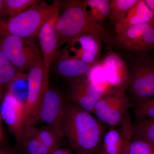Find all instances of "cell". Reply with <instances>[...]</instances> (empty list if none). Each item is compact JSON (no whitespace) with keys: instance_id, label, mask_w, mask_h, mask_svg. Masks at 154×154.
I'll use <instances>...</instances> for the list:
<instances>
[{"instance_id":"cell-9","label":"cell","mask_w":154,"mask_h":154,"mask_svg":"<svg viewBox=\"0 0 154 154\" xmlns=\"http://www.w3.org/2000/svg\"><path fill=\"white\" fill-rule=\"evenodd\" d=\"M110 85L104 82L84 79L72 83L70 97L75 105L87 112L93 113L96 103Z\"/></svg>"},{"instance_id":"cell-15","label":"cell","mask_w":154,"mask_h":154,"mask_svg":"<svg viewBox=\"0 0 154 154\" xmlns=\"http://www.w3.org/2000/svg\"><path fill=\"white\" fill-rule=\"evenodd\" d=\"M144 22L154 23L152 13L145 0H138L126 15L116 24L115 33L118 34L131 25Z\"/></svg>"},{"instance_id":"cell-18","label":"cell","mask_w":154,"mask_h":154,"mask_svg":"<svg viewBox=\"0 0 154 154\" xmlns=\"http://www.w3.org/2000/svg\"><path fill=\"white\" fill-rule=\"evenodd\" d=\"M89 17L99 25L109 17L110 1L109 0H85L84 1Z\"/></svg>"},{"instance_id":"cell-22","label":"cell","mask_w":154,"mask_h":154,"mask_svg":"<svg viewBox=\"0 0 154 154\" xmlns=\"http://www.w3.org/2000/svg\"><path fill=\"white\" fill-rule=\"evenodd\" d=\"M132 134L154 145V119L139 120L132 128Z\"/></svg>"},{"instance_id":"cell-13","label":"cell","mask_w":154,"mask_h":154,"mask_svg":"<svg viewBox=\"0 0 154 154\" xmlns=\"http://www.w3.org/2000/svg\"><path fill=\"white\" fill-rule=\"evenodd\" d=\"M94 67L69 56L65 51L58 61L56 69L61 76L74 83L85 79Z\"/></svg>"},{"instance_id":"cell-24","label":"cell","mask_w":154,"mask_h":154,"mask_svg":"<svg viewBox=\"0 0 154 154\" xmlns=\"http://www.w3.org/2000/svg\"><path fill=\"white\" fill-rule=\"evenodd\" d=\"M152 49H154V25L146 31L131 51L143 54Z\"/></svg>"},{"instance_id":"cell-30","label":"cell","mask_w":154,"mask_h":154,"mask_svg":"<svg viewBox=\"0 0 154 154\" xmlns=\"http://www.w3.org/2000/svg\"><path fill=\"white\" fill-rule=\"evenodd\" d=\"M49 154H72V153L70 149L60 148Z\"/></svg>"},{"instance_id":"cell-14","label":"cell","mask_w":154,"mask_h":154,"mask_svg":"<svg viewBox=\"0 0 154 154\" xmlns=\"http://www.w3.org/2000/svg\"><path fill=\"white\" fill-rule=\"evenodd\" d=\"M103 66L111 81V85L123 89L128 85L129 72L121 57L109 49L102 61Z\"/></svg>"},{"instance_id":"cell-25","label":"cell","mask_w":154,"mask_h":154,"mask_svg":"<svg viewBox=\"0 0 154 154\" xmlns=\"http://www.w3.org/2000/svg\"><path fill=\"white\" fill-rule=\"evenodd\" d=\"M8 16L14 17L36 4V0H5Z\"/></svg>"},{"instance_id":"cell-33","label":"cell","mask_w":154,"mask_h":154,"mask_svg":"<svg viewBox=\"0 0 154 154\" xmlns=\"http://www.w3.org/2000/svg\"><path fill=\"white\" fill-rule=\"evenodd\" d=\"M147 5L152 11L154 20V0H145Z\"/></svg>"},{"instance_id":"cell-36","label":"cell","mask_w":154,"mask_h":154,"mask_svg":"<svg viewBox=\"0 0 154 154\" xmlns=\"http://www.w3.org/2000/svg\"><path fill=\"white\" fill-rule=\"evenodd\" d=\"M152 154H154V152H153Z\"/></svg>"},{"instance_id":"cell-27","label":"cell","mask_w":154,"mask_h":154,"mask_svg":"<svg viewBox=\"0 0 154 154\" xmlns=\"http://www.w3.org/2000/svg\"><path fill=\"white\" fill-rule=\"evenodd\" d=\"M128 154H152L154 151V145L141 139L134 137L129 141Z\"/></svg>"},{"instance_id":"cell-8","label":"cell","mask_w":154,"mask_h":154,"mask_svg":"<svg viewBox=\"0 0 154 154\" xmlns=\"http://www.w3.org/2000/svg\"><path fill=\"white\" fill-rule=\"evenodd\" d=\"M65 104L62 94L49 88L45 95L39 116V122L52 130L61 139L64 137L63 121Z\"/></svg>"},{"instance_id":"cell-1","label":"cell","mask_w":154,"mask_h":154,"mask_svg":"<svg viewBox=\"0 0 154 154\" xmlns=\"http://www.w3.org/2000/svg\"><path fill=\"white\" fill-rule=\"evenodd\" d=\"M64 136L77 154H97L103 133L102 122L91 113L73 103L65 106Z\"/></svg>"},{"instance_id":"cell-3","label":"cell","mask_w":154,"mask_h":154,"mask_svg":"<svg viewBox=\"0 0 154 154\" xmlns=\"http://www.w3.org/2000/svg\"><path fill=\"white\" fill-rule=\"evenodd\" d=\"M61 1L40 2L14 17L0 21V35L8 34L28 38L39 33L44 24L60 12Z\"/></svg>"},{"instance_id":"cell-12","label":"cell","mask_w":154,"mask_h":154,"mask_svg":"<svg viewBox=\"0 0 154 154\" xmlns=\"http://www.w3.org/2000/svg\"><path fill=\"white\" fill-rule=\"evenodd\" d=\"M60 12L46 22L38 33L39 44L42 55L43 79L46 82H49L50 67L58 48V36L56 24Z\"/></svg>"},{"instance_id":"cell-16","label":"cell","mask_w":154,"mask_h":154,"mask_svg":"<svg viewBox=\"0 0 154 154\" xmlns=\"http://www.w3.org/2000/svg\"><path fill=\"white\" fill-rule=\"evenodd\" d=\"M153 25V22H144L131 25L117 34L115 41L119 46L131 51L140 37Z\"/></svg>"},{"instance_id":"cell-2","label":"cell","mask_w":154,"mask_h":154,"mask_svg":"<svg viewBox=\"0 0 154 154\" xmlns=\"http://www.w3.org/2000/svg\"><path fill=\"white\" fill-rule=\"evenodd\" d=\"M61 13L57 20L56 28L58 36V47L67 46L85 33L98 35L102 40L111 42L109 30L94 22L88 15L84 1L71 0L61 2Z\"/></svg>"},{"instance_id":"cell-7","label":"cell","mask_w":154,"mask_h":154,"mask_svg":"<svg viewBox=\"0 0 154 154\" xmlns=\"http://www.w3.org/2000/svg\"><path fill=\"white\" fill-rule=\"evenodd\" d=\"M144 54L132 63L129 72L128 87L136 102L154 96V60Z\"/></svg>"},{"instance_id":"cell-17","label":"cell","mask_w":154,"mask_h":154,"mask_svg":"<svg viewBox=\"0 0 154 154\" xmlns=\"http://www.w3.org/2000/svg\"><path fill=\"white\" fill-rule=\"evenodd\" d=\"M21 154H49L39 140L35 126H25L19 144Z\"/></svg>"},{"instance_id":"cell-20","label":"cell","mask_w":154,"mask_h":154,"mask_svg":"<svg viewBox=\"0 0 154 154\" xmlns=\"http://www.w3.org/2000/svg\"><path fill=\"white\" fill-rule=\"evenodd\" d=\"M22 73L7 59L0 49V87L8 88Z\"/></svg>"},{"instance_id":"cell-4","label":"cell","mask_w":154,"mask_h":154,"mask_svg":"<svg viewBox=\"0 0 154 154\" xmlns=\"http://www.w3.org/2000/svg\"><path fill=\"white\" fill-rule=\"evenodd\" d=\"M26 39L11 34L0 35V49L7 59L22 72L29 70L42 59L34 43Z\"/></svg>"},{"instance_id":"cell-35","label":"cell","mask_w":154,"mask_h":154,"mask_svg":"<svg viewBox=\"0 0 154 154\" xmlns=\"http://www.w3.org/2000/svg\"><path fill=\"white\" fill-rule=\"evenodd\" d=\"M100 154H105V152L103 151L102 150L101 151V152H100Z\"/></svg>"},{"instance_id":"cell-10","label":"cell","mask_w":154,"mask_h":154,"mask_svg":"<svg viewBox=\"0 0 154 154\" xmlns=\"http://www.w3.org/2000/svg\"><path fill=\"white\" fill-rule=\"evenodd\" d=\"M0 112L3 121L19 144L26 124L25 103L7 91L0 105Z\"/></svg>"},{"instance_id":"cell-5","label":"cell","mask_w":154,"mask_h":154,"mask_svg":"<svg viewBox=\"0 0 154 154\" xmlns=\"http://www.w3.org/2000/svg\"><path fill=\"white\" fill-rule=\"evenodd\" d=\"M130 104L124 90L110 85L96 103L93 113L101 122L116 126L120 124Z\"/></svg>"},{"instance_id":"cell-11","label":"cell","mask_w":154,"mask_h":154,"mask_svg":"<svg viewBox=\"0 0 154 154\" xmlns=\"http://www.w3.org/2000/svg\"><path fill=\"white\" fill-rule=\"evenodd\" d=\"M102 40L96 34L85 33L75 39L66 48L72 53L71 57L94 66L100 57Z\"/></svg>"},{"instance_id":"cell-19","label":"cell","mask_w":154,"mask_h":154,"mask_svg":"<svg viewBox=\"0 0 154 154\" xmlns=\"http://www.w3.org/2000/svg\"><path fill=\"white\" fill-rule=\"evenodd\" d=\"M127 139L118 130L111 128L103 138L102 150L105 154H118Z\"/></svg>"},{"instance_id":"cell-29","label":"cell","mask_w":154,"mask_h":154,"mask_svg":"<svg viewBox=\"0 0 154 154\" xmlns=\"http://www.w3.org/2000/svg\"><path fill=\"white\" fill-rule=\"evenodd\" d=\"M8 16L5 0H0V21Z\"/></svg>"},{"instance_id":"cell-23","label":"cell","mask_w":154,"mask_h":154,"mask_svg":"<svg viewBox=\"0 0 154 154\" xmlns=\"http://www.w3.org/2000/svg\"><path fill=\"white\" fill-rule=\"evenodd\" d=\"M36 133L41 143L49 151L50 153L60 148L61 139L52 130L45 125L36 128Z\"/></svg>"},{"instance_id":"cell-28","label":"cell","mask_w":154,"mask_h":154,"mask_svg":"<svg viewBox=\"0 0 154 154\" xmlns=\"http://www.w3.org/2000/svg\"><path fill=\"white\" fill-rule=\"evenodd\" d=\"M0 154H18V152L5 140L0 143Z\"/></svg>"},{"instance_id":"cell-32","label":"cell","mask_w":154,"mask_h":154,"mask_svg":"<svg viewBox=\"0 0 154 154\" xmlns=\"http://www.w3.org/2000/svg\"><path fill=\"white\" fill-rule=\"evenodd\" d=\"M128 143H129V140H128V139H127L125 142L122 149H121V150L118 153V154H128Z\"/></svg>"},{"instance_id":"cell-21","label":"cell","mask_w":154,"mask_h":154,"mask_svg":"<svg viewBox=\"0 0 154 154\" xmlns=\"http://www.w3.org/2000/svg\"><path fill=\"white\" fill-rule=\"evenodd\" d=\"M138 0H111L109 17L115 23L120 21Z\"/></svg>"},{"instance_id":"cell-31","label":"cell","mask_w":154,"mask_h":154,"mask_svg":"<svg viewBox=\"0 0 154 154\" xmlns=\"http://www.w3.org/2000/svg\"><path fill=\"white\" fill-rule=\"evenodd\" d=\"M2 118L1 112H0V143L5 141L2 128Z\"/></svg>"},{"instance_id":"cell-34","label":"cell","mask_w":154,"mask_h":154,"mask_svg":"<svg viewBox=\"0 0 154 154\" xmlns=\"http://www.w3.org/2000/svg\"><path fill=\"white\" fill-rule=\"evenodd\" d=\"M5 94L3 93V88L0 87V105L2 103Z\"/></svg>"},{"instance_id":"cell-26","label":"cell","mask_w":154,"mask_h":154,"mask_svg":"<svg viewBox=\"0 0 154 154\" xmlns=\"http://www.w3.org/2000/svg\"><path fill=\"white\" fill-rule=\"evenodd\" d=\"M134 113L139 120L154 119V98L136 102Z\"/></svg>"},{"instance_id":"cell-6","label":"cell","mask_w":154,"mask_h":154,"mask_svg":"<svg viewBox=\"0 0 154 154\" xmlns=\"http://www.w3.org/2000/svg\"><path fill=\"white\" fill-rule=\"evenodd\" d=\"M28 93L25 103V126H35L39 122L40 109L49 84L43 79V65L41 59L28 70Z\"/></svg>"}]
</instances>
